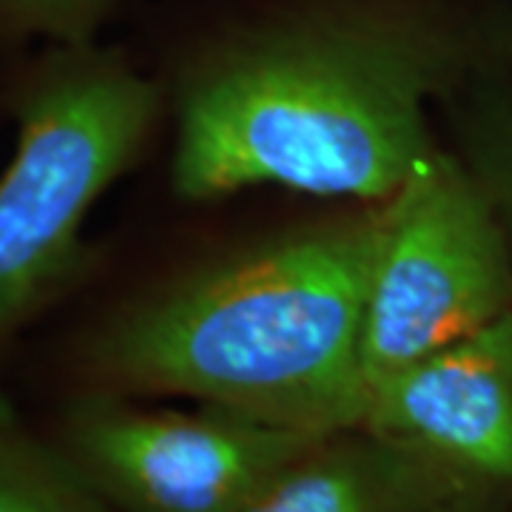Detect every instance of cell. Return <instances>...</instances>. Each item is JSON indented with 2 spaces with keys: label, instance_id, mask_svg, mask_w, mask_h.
I'll return each instance as SVG.
<instances>
[{
  "label": "cell",
  "instance_id": "1",
  "mask_svg": "<svg viewBox=\"0 0 512 512\" xmlns=\"http://www.w3.org/2000/svg\"><path fill=\"white\" fill-rule=\"evenodd\" d=\"M507 74L512 0H256L177 66L171 183L379 205L441 146L430 109Z\"/></svg>",
  "mask_w": 512,
  "mask_h": 512
},
{
  "label": "cell",
  "instance_id": "2",
  "mask_svg": "<svg viewBox=\"0 0 512 512\" xmlns=\"http://www.w3.org/2000/svg\"><path fill=\"white\" fill-rule=\"evenodd\" d=\"M384 225V202L365 205L117 302L74 342V393L185 396L319 436L365 427Z\"/></svg>",
  "mask_w": 512,
  "mask_h": 512
},
{
  "label": "cell",
  "instance_id": "3",
  "mask_svg": "<svg viewBox=\"0 0 512 512\" xmlns=\"http://www.w3.org/2000/svg\"><path fill=\"white\" fill-rule=\"evenodd\" d=\"M6 97L15 148L0 174V342L92 274L86 222L163 117V86L97 40L43 46Z\"/></svg>",
  "mask_w": 512,
  "mask_h": 512
},
{
  "label": "cell",
  "instance_id": "4",
  "mask_svg": "<svg viewBox=\"0 0 512 512\" xmlns=\"http://www.w3.org/2000/svg\"><path fill=\"white\" fill-rule=\"evenodd\" d=\"M367 299L370 390L404 365L512 311V254L476 174L439 146L384 202Z\"/></svg>",
  "mask_w": 512,
  "mask_h": 512
},
{
  "label": "cell",
  "instance_id": "5",
  "mask_svg": "<svg viewBox=\"0 0 512 512\" xmlns=\"http://www.w3.org/2000/svg\"><path fill=\"white\" fill-rule=\"evenodd\" d=\"M319 439L214 404L188 413L106 393H74L52 436L120 512H239Z\"/></svg>",
  "mask_w": 512,
  "mask_h": 512
},
{
  "label": "cell",
  "instance_id": "6",
  "mask_svg": "<svg viewBox=\"0 0 512 512\" xmlns=\"http://www.w3.org/2000/svg\"><path fill=\"white\" fill-rule=\"evenodd\" d=\"M365 427L419 447L507 512L512 311L373 384Z\"/></svg>",
  "mask_w": 512,
  "mask_h": 512
},
{
  "label": "cell",
  "instance_id": "7",
  "mask_svg": "<svg viewBox=\"0 0 512 512\" xmlns=\"http://www.w3.org/2000/svg\"><path fill=\"white\" fill-rule=\"evenodd\" d=\"M239 512H501L424 450L367 427L313 441Z\"/></svg>",
  "mask_w": 512,
  "mask_h": 512
},
{
  "label": "cell",
  "instance_id": "8",
  "mask_svg": "<svg viewBox=\"0 0 512 512\" xmlns=\"http://www.w3.org/2000/svg\"><path fill=\"white\" fill-rule=\"evenodd\" d=\"M0 512H120L0 390Z\"/></svg>",
  "mask_w": 512,
  "mask_h": 512
},
{
  "label": "cell",
  "instance_id": "9",
  "mask_svg": "<svg viewBox=\"0 0 512 512\" xmlns=\"http://www.w3.org/2000/svg\"><path fill=\"white\" fill-rule=\"evenodd\" d=\"M444 111L456 154L487 191L512 254V74L478 83Z\"/></svg>",
  "mask_w": 512,
  "mask_h": 512
},
{
  "label": "cell",
  "instance_id": "10",
  "mask_svg": "<svg viewBox=\"0 0 512 512\" xmlns=\"http://www.w3.org/2000/svg\"><path fill=\"white\" fill-rule=\"evenodd\" d=\"M120 0H0V46L92 43Z\"/></svg>",
  "mask_w": 512,
  "mask_h": 512
}]
</instances>
